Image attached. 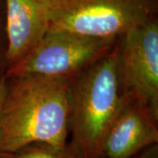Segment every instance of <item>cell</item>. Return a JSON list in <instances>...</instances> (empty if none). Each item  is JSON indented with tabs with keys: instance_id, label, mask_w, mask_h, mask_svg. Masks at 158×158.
<instances>
[{
	"instance_id": "1",
	"label": "cell",
	"mask_w": 158,
	"mask_h": 158,
	"mask_svg": "<svg viewBox=\"0 0 158 158\" xmlns=\"http://www.w3.org/2000/svg\"><path fill=\"white\" fill-rule=\"evenodd\" d=\"M69 78L6 76L0 106V154L33 143L64 146L69 136Z\"/></svg>"
},
{
	"instance_id": "2",
	"label": "cell",
	"mask_w": 158,
	"mask_h": 158,
	"mask_svg": "<svg viewBox=\"0 0 158 158\" xmlns=\"http://www.w3.org/2000/svg\"><path fill=\"white\" fill-rule=\"evenodd\" d=\"M129 99L118 77L114 48L107 56L70 78L69 135L78 158H104L108 130Z\"/></svg>"
},
{
	"instance_id": "3",
	"label": "cell",
	"mask_w": 158,
	"mask_h": 158,
	"mask_svg": "<svg viewBox=\"0 0 158 158\" xmlns=\"http://www.w3.org/2000/svg\"><path fill=\"white\" fill-rule=\"evenodd\" d=\"M156 10L157 0H49V29L118 39L156 19Z\"/></svg>"
},
{
	"instance_id": "4",
	"label": "cell",
	"mask_w": 158,
	"mask_h": 158,
	"mask_svg": "<svg viewBox=\"0 0 158 158\" xmlns=\"http://www.w3.org/2000/svg\"><path fill=\"white\" fill-rule=\"evenodd\" d=\"M117 40L49 29L20 62L6 71V76L40 75L70 79L107 56Z\"/></svg>"
},
{
	"instance_id": "5",
	"label": "cell",
	"mask_w": 158,
	"mask_h": 158,
	"mask_svg": "<svg viewBox=\"0 0 158 158\" xmlns=\"http://www.w3.org/2000/svg\"><path fill=\"white\" fill-rule=\"evenodd\" d=\"M125 93L158 116V21L154 19L118 37L114 47Z\"/></svg>"
},
{
	"instance_id": "6",
	"label": "cell",
	"mask_w": 158,
	"mask_h": 158,
	"mask_svg": "<svg viewBox=\"0 0 158 158\" xmlns=\"http://www.w3.org/2000/svg\"><path fill=\"white\" fill-rule=\"evenodd\" d=\"M158 143V116L131 98L120 109L106 136L104 158H131Z\"/></svg>"
},
{
	"instance_id": "7",
	"label": "cell",
	"mask_w": 158,
	"mask_h": 158,
	"mask_svg": "<svg viewBox=\"0 0 158 158\" xmlns=\"http://www.w3.org/2000/svg\"><path fill=\"white\" fill-rule=\"evenodd\" d=\"M5 4L8 70L20 62L48 33L49 0H5Z\"/></svg>"
},
{
	"instance_id": "8",
	"label": "cell",
	"mask_w": 158,
	"mask_h": 158,
	"mask_svg": "<svg viewBox=\"0 0 158 158\" xmlns=\"http://www.w3.org/2000/svg\"><path fill=\"white\" fill-rule=\"evenodd\" d=\"M10 158H78L69 142L57 147L46 143H33L10 155Z\"/></svg>"
},
{
	"instance_id": "9",
	"label": "cell",
	"mask_w": 158,
	"mask_h": 158,
	"mask_svg": "<svg viewBox=\"0 0 158 158\" xmlns=\"http://www.w3.org/2000/svg\"><path fill=\"white\" fill-rule=\"evenodd\" d=\"M7 48H8V42H7V35H6V23L2 22L0 19V81L6 77V70H7Z\"/></svg>"
},
{
	"instance_id": "10",
	"label": "cell",
	"mask_w": 158,
	"mask_h": 158,
	"mask_svg": "<svg viewBox=\"0 0 158 158\" xmlns=\"http://www.w3.org/2000/svg\"><path fill=\"white\" fill-rule=\"evenodd\" d=\"M131 158H158V144L147 148Z\"/></svg>"
},
{
	"instance_id": "11",
	"label": "cell",
	"mask_w": 158,
	"mask_h": 158,
	"mask_svg": "<svg viewBox=\"0 0 158 158\" xmlns=\"http://www.w3.org/2000/svg\"><path fill=\"white\" fill-rule=\"evenodd\" d=\"M5 88H6V77L0 81V106L3 100V97L5 94Z\"/></svg>"
},
{
	"instance_id": "12",
	"label": "cell",
	"mask_w": 158,
	"mask_h": 158,
	"mask_svg": "<svg viewBox=\"0 0 158 158\" xmlns=\"http://www.w3.org/2000/svg\"><path fill=\"white\" fill-rule=\"evenodd\" d=\"M0 158H10V155H8V154H0Z\"/></svg>"
}]
</instances>
